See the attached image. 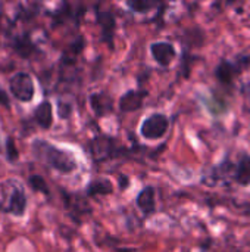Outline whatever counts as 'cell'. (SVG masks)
<instances>
[{
    "label": "cell",
    "instance_id": "1",
    "mask_svg": "<svg viewBox=\"0 0 250 252\" xmlns=\"http://www.w3.org/2000/svg\"><path fill=\"white\" fill-rule=\"evenodd\" d=\"M31 151L40 162L62 174H69L77 168V161L69 152L53 146L44 139H35L31 145Z\"/></svg>",
    "mask_w": 250,
    "mask_h": 252
},
{
    "label": "cell",
    "instance_id": "12",
    "mask_svg": "<svg viewBox=\"0 0 250 252\" xmlns=\"http://www.w3.org/2000/svg\"><path fill=\"white\" fill-rule=\"evenodd\" d=\"M236 182L242 186H248L250 183V157H243L236 168Z\"/></svg>",
    "mask_w": 250,
    "mask_h": 252
},
{
    "label": "cell",
    "instance_id": "6",
    "mask_svg": "<svg viewBox=\"0 0 250 252\" xmlns=\"http://www.w3.org/2000/svg\"><path fill=\"white\" fill-rule=\"evenodd\" d=\"M146 97L144 92H139V90H130L127 92L121 100H119V109L122 112H131V111H137L141 108L143 100Z\"/></svg>",
    "mask_w": 250,
    "mask_h": 252
},
{
    "label": "cell",
    "instance_id": "19",
    "mask_svg": "<svg viewBox=\"0 0 250 252\" xmlns=\"http://www.w3.org/2000/svg\"><path fill=\"white\" fill-rule=\"evenodd\" d=\"M71 112H72L71 103L63 102V100H59V102H57V114H59V117H60L62 120H66V118L71 115Z\"/></svg>",
    "mask_w": 250,
    "mask_h": 252
},
{
    "label": "cell",
    "instance_id": "13",
    "mask_svg": "<svg viewBox=\"0 0 250 252\" xmlns=\"http://www.w3.org/2000/svg\"><path fill=\"white\" fill-rule=\"evenodd\" d=\"M97 19H99V24H100V25H102V28H103L105 38H106V40L109 38V41H111L112 34H113V28H115V19H113L112 13H111V12H108V10L99 12Z\"/></svg>",
    "mask_w": 250,
    "mask_h": 252
},
{
    "label": "cell",
    "instance_id": "7",
    "mask_svg": "<svg viewBox=\"0 0 250 252\" xmlns=\"http://www.w3.org/2000/svg\"><path fill=\"white\" fill-rule=\"evenodd\" d=\"M34 121L44 130L50 128L53 124V106L50 102H41L34 111Z\"/></svg>",
    "mask_w": 250,
    "mask_h": 252
},
{
    "label": "cell",
    "instance_id": "10",
    "mask_svg": "<svg viewBox=\"0 0 250 252\" xmlns=\"http://www.w3.org/2000/svg\"><path fill=\"white\" fill-rule=\"evenodd\" d=\"M137 207L146 214H152L155 211V189L147 186L146 189H143L139 196H137Z\"/></svg>",
    "mask_w": 250,
    "mask_h": 252
},
{
    "label": "cell",
    "instance_id": "5",
    "mask_svg": "<svg viewBox=\"0 0 250 252\" xmlns=\"http://www.w3.org/2000/svg\"><path fill=\"white\" fill-rule=\"evenodd\" d=\"M150 52H152V56L153 59L162 65V66H168L172 59L175 58V49L171 43H167V41H158V43H153L150 46Z\"/></svg>",
    "mask_w": 250,
    "mask_h": 252
},
{
    "label": "cell",
    "instance_id": "2",
    "mask_svg": "<svg viewBox=\"0 0 250 252\" xmlns=\"http://www.w3.org/2000/svg\"><path fill=\"white\" fill-rule=\"evenodd\" d=\"M27 210V195L24 186L16 180L0 183V211L21 217Z\"/></svg>",
    "mask_w": 250,
    "mask_h": 252
},
{
    "label": "cell",
    "instance_id": "18",
    "mask_svg": "<svg viewBox=\"0 0 250 252\" xmlns=\"http://www.w3.org/2000/svg\"><path fill=\"white\" fill-rule=\"evenodd\" d=\"M18 158H19V152H18V149H16V146H15L13 139L9 137L7 142H6V159H7L9 162H15Z\"/></svg>",
    "mask_w": 250,
    "mask_h": 252
},
{
    "label": "cell",
    "instance_id": "3",
    "mask_svg": "<svg viewBox=\"0 0 250 252\" xmlns=\"http://www.w3.org/2000/svg\"><path fill=\"white\" fill-rule=\"evenodd\" d=\"M9 92L10 94L21 100L29 102L34 97V81L28 72H16L9 80Z\"/></svg>",
    "mask_w": 250,
    "mask_h": 252
},
{
    "label": "cell",
    "instance_id": "8",
    "mask_svg": "<svg viewBox=\"0 0 250 252\" xmlns=\"http://www.w3.org/2000/svg\"><path fill=\"white\" fill-rule=\"evenodd\" d=\"M112 140L108 139V137H96L91 145H90V149H91V155L94 158V161H102L105 158H108L111 154H112Z\"/></svg>",
    "mask_w": 250,
    "mask_h": 252
},
{
    "label": "cell",
    "instance_id": "9",
    "mask_svg": "<svg viewBox=\"0 0 250 252\" xmlns=\"http://www.w3.org/2000/svg\"><path fill=\"white\" fill-rule=\"evenodd\" d=\"M90 105L97 115H105L112 111V99L105 93H93L90 96Z\"/></svg>",
    "mask_w": 250,
    "mask_h": 252
},
{
    "label": "cell",
    "instance_id": "16",
    "mask_svg": "<svg viewBox=\"0 0 250 252\" xmlns=\"http://www.w3.org/2000/svg\"><path fill=\"white\" fill-rule=\"evenodd\" d=\"M28 183L31 185V188L37 192H41L44 195H49V188H47V183L44 182V179L41 176H31L28 179Z\"/></svg>",
    "mask_w": 250,
    "mask_h": 252
},
{
    "label": "cell",
    "instance_id": "21",
    "mask_svg": "<svg viewBox=\"0 0 250 252\" xmlns=\"http://www.w3.org/2000/svg\"><path fill=\"white\" fill-rule=\"evenodd\" d=\"M0 152H1V148H0Z\"/></svg>",
    "mask_w": 250,
    "mask_h": 252
},
{
    "label": "cell",
    "instance_id": "20",
    "mask_svg": "<svg viewBox=\"0 0 250 252\" xmlns=\"http://www.w3.org/2000/svg\"><path fill=\"white\" fill-rule=\"evenodd\" d=\"M0 105H1V106H4V108H9V106H10L9 96H7V93H6L3 89H0Z\"/></svg>",
    "mask_w": 250,
    "mask_h": 252
},
{
    "label": "cell",
    "instance_id": "11",
    "mask_svg": "<svg viewBox=\"0 0 250 252\" xmlns=\"http://www.w3.org/2000/svg\"><path fill=\"white\" fill-rule=\"evenodd\" d=\"M12 47H13V50L19 55V56H22V58H29L34 52H35V44L31 41V38L28 37V35H18L15 40H13V43H12Z\"/></svg>",
    "mask_w": 250,
    "mask_h": 252
},
{
    "label": "cell",
    "instance_id": "17",
    "mask_svg": "<svg viewBox=\"0 0 250 252\" xmlns=\"http://www.w3.org/2000/svg\"><path fill=\"white\" fill-rule=\"evenodd\" d=\"M128 6L136 10V12H146L149 9H152L155 6V1H149V0H134V1H128Z\"/></svg>",
    "mask_w": 250,
    "mask_h": 252
},
{
    "label": "cell",
    "instance_id": "14",
    "mask_svg": "<svg viewBox=\"0 0 250 252\" xmlns=\"http://www.w3.org/2000/svg\"><path fill=\"white\" fill-rule=\"evenodd\" d=\"M111 192H112V185L108 180H96V182L90 183L88 188H87V193L90 196H94V195H108Z\"/></svg>",
    "mask_w": 250,
    "mask_h": 252
},
{
    "label": "cell",
    "instance_id": "4",
    "mask_svg": "<svg viewBox=\"0 0 250 252\" xmlns=\"http://www.w3.org/2000/svg\"><path fill=\"white\" fill-rule=\"evenodd\" d=\"M169 127V121L164 114H155L146 118V121L141 124L140 133L144 139L149 140H158L165 136L167 130Z\"/></svg>",
    "mask_w": 250,
    "mask_h": 252
},
{
    "label": "cell",
    "instance_id": "15",
    "mask_svg": "<svg viewBox=\"0 0 250 252\" xmlns=\"http://www.w3.org/2000/svg\"><path fill=\"white\" fill-rule=\"evenodd\" d=\"M234 74H236V68H234L230 62H222V63L217 68V77H218L222 83H225V84H228V83L233 80Z\"/></svg>",
    "mask_w": 250,
    "mask_h": 252
}]
</instances>
